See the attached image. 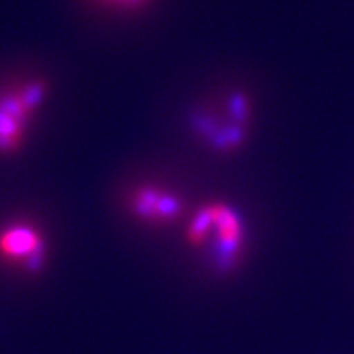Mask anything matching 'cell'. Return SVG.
<instances>
[{
    "label": "cell",
    "instance_id": "7a4b0ae2",
    "mask_svg": "<svg viewBox=\"0 0 354 354\" xmlns=\"http://www.w3.org/2000/svg\"><path fill=\"white\" fill-rule=\"evenodd\" d=\"M189 246L210 248L212 259L220 271L234 268L246 246V225L240 212L221 201L202 203L190 215L184 230Z\"/></svg>",
    "mask_w": 354,
    "mask_h": 354
},
{
    "label": "cell",
    "instance_id": "3957f363",
    "mask_svg": "<svg viewBox=\"0 0 354 354\" xmlns=\"http://www.w3.org/2000/svg\"><path fill=\"white\" fill-rule=\"evenodd\" d=\"M50 94L51 82L38 74L0 84V158H12L25 148Z\"/></svg>",
    "mask_w": 354,
    "mask_h": 354
},
{
    "label": "cell",
    "instance_id": "5b68a950",
    "mask_svg": "<svg viewBox=\"0 0 354 354\" xmlns=\"http://www.w3.org/2000/svg\"><path fill=\"white\" fill-rule=\"evenodd\" d=\"M46 238L30 220H12L0 227V259L28 271H39L46 259Z\"/></svg>",
    "mask_w": 354,
    "mask_h": 354
},
{
    "label": "cell",
    "instance_id": "277c9868",
    "mask_svg": "<svg viewBox=\"0 0 354 354\" xmlns=\"http://www.w3.org/2000/svg\"><path fill=\"white\" fill-rule=\"evenodd\" d=\"M125 207L141 223L166 227L185 214V198L174 189L158 183H140L128 190Z\"/></svg>",
    "mask_w": 354,
    "mask_h": 354
},
{
    "label": "cell",
    "instance_id": "8992f818",
    "mask_svg": "<svg viewBox=\"0 0 354 354\" xmlns=\"http://www.w3.org/2000/svg\"><path fill=\"white\" fill-rule=\"evenodd\" d=\"M95 7L115 13H140L148 8L154 0H91Z\"/></svg>",
    "mask_w": 354,
    "mask_h": 354
},
{
    "label": "cell",
    "instance_id": "6da1fadb",
    "mask_svg": "<svg viewBox=\"0 0 354 354\" xmlns=\"http://www.w3.org/2000/svg\"><path fill=\"white\" fill-rule=\"evenodd\" d=\"M253 105L246 88H228L214 104L198 105L189 113L190 131L214 154L232 156L250 138Z\"/></svg>",
    "mask_w": 354,
    "mask_h": 354
}]
</instances>
